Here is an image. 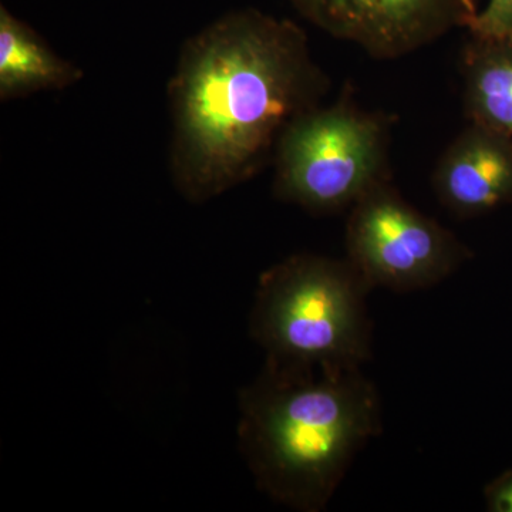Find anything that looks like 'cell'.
<instances>
[{"instance_id":"1","label":"cell","mask_w":512,"mask_h":512,"mask_svg":"<svg viewBox=\"0 0 512 512\" xmlns=\"http://www.w3.org/2000/svg\"><path fill=\"white\" fill-rule=\"evenodd\" d=\"M329 80L296 23L241 9L185 40L170 84V173L202 204L255 177Z\"/></svg>"},{"instance_id":"2","label":"cell","mask_w":512,"mask_h":512,"mask_svg":"<svg viewBox=\"0 0 512 512\" xmlns=\"http://www.w3.org/2000/svg\"><path fill=\"white\" fill-rule=\"evenodd\" d=\"M360 369L266 360L239 394V444L259 490L293 510H325L353 458L382 431L379 394Z\"/></svg>"},{"instance_id":"3","label":"cell","mask_w":512,"mask_h":512,"mask_svg":"<svg viewBox=\"0 0 512 512\" xmlns=\"http://www.w3.org/2000/svg\"><path fill=\"white\" fill-rule=\"evenodd\" d=\"M369 292L348 259L289 256L259 278L252 338L276 365L362 367L372 356Z\"/></svg>"},{"instance_id":"4","label":"cell","mask_w":512,"mask_h":512,"mask_svg":"<svg viewBox=\"0 0 512 512\" xmlns=\"http://www.w3.org/2000/svg\"><path fill=\"white\" fill-rule=\"evenodd\" d=\"M389 124L348 100L303 111L276 144L274 194L312 214L350 210L390 183Z\"/></svg>"},{"instance_id":"5","label":"cell","mask_w":512,"mask_h":512,"mask_svg":"<svg viewBox=\"0 0 512 512\" xmlns=\"http://www.w3.org/2000/svg\"><path fill=\"white\" fill-rule=\"evenodd\" d=\"M346 248L370 291L430 288L471 256L448 229L410 205L390 183L373 188L350 208Z\"/></svg>"},{"instance_id":"6","label":"cell","mask_w":512,"mask_h":512,"mask_svg":"<svg viewBox=\"0 0 512 512\" xmlns=\"http://www.w3.org/2000/svg\"><path fill=\"white\" fill-rule=\"evenodd\" d=\"M303 19L376 59H399L457 28H470L477 0H288Z\"/></svg>"},{"instance_id":"7","label":"cell","mask_w":512,"mask_h":512,"mask_svg":"<svg viewBox=\"0 0 512 512\" xmlns=\"http://www.w3.org/2000/svg\"><path fill=\"white\" fill-rule=\"evenodd\" d=\"M441 204L470 218L512 202V140L470 123L448 146L433 175Z\"/></svg>"},{"instance_id":"8","label":"cell","mask_w":512,"mask_h":512,"mask_svg":"<svg viewBox=\"0 0 512 512\" xmlns=\"http://www.w3.org/2000/svg\"><path fill=\"white\" fill-rule=\"evenodd\" d=\"M83 76V69L57 55L28 23L0 8V100L64 90Z\"/></svg>"},{"instance_id":"9","label":"cell","mask_w":512,"mask_h":512,"mask_svg":"<svg viewBox=\"0 0 512 512\" xmlns=\"http://www.w3.org/2000/svg\"><path fill=\"white\" fill-rule=\"evenodd\" d=\"M461 74L470 123L493 128L512 140V39L470 35Z\"/></svg>"},{"instance_id":"10","label":"cell","mask_w":512,"mask_h":512,"mask_svg":"<svg viewBox=\"0 0 512 512\" xmlns=\"http://www.w3.org/2000/svg\"><path fill=\"white\" fill-rule=\"evenodd\" d=\"M468 32L485 39H512V0H488Z\"/></svg>"},{"instance_id":"11","label":"cell","mask_w":512,"mask_h":512,"mask_svg":"<svg viewBox=\"0 0 512 512\" xmlns=\"http://www.w3.org/2000/svg\"><path fill=\"white\" fill-rule=\"evenodd\" d=\"M485 500L490 511L512 512V470L485 488Z\"/></svg>"}]
</instances>
